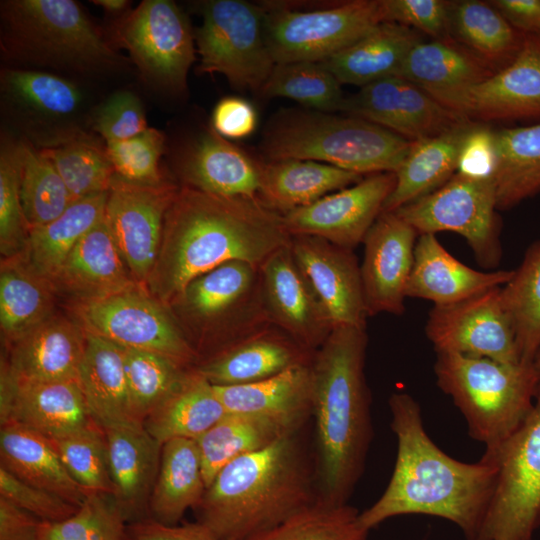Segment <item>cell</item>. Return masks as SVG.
<instances>
[{
    "instance_id": "8d00e7d4",
    "label": "cell",
    "mask_w": 540,
    "mask_h": 540,
    "mask_svg": "<svg viewBox=\"0 0 540 540\" xmlns=\"http://www.w3.org/2000/svg\"><path fill=\"white\" fill-rule=\"evenodd\" d=\"M206 484L195 440L175 438L162 445L158 474L149 498L150 518L176 525L200 504Z\"/></svg>"
},
{
    "instance_id": "03108f58",
    "label": "cell",
    "mask_w": 540,
    "mask_h": 540,
    "mask_svg": "<svg viewBox=\"0 0 540 540\" xmlns=\"http://www.w3.org/2000/svg\"><path fill=\"white\" fill-rule=\"evenodd\" d=\"M93 3L103 7L107 11L117 12L127 6L126 0H94Z\"/></svg>"
},
{
    "instance_id": "e575fe53",
    "label": "cell",
    "mask_w": 540,
    "mask_h": 540,
    "mask_svg": "<svg viewBox=\"0 0 540 540\" xmlns=\"http://www.w3.org/2000/svg\"><path fill=\"white\" fill-rule=\"evenodd\" d=\"M474 124L468 121L443 134L411 143L396 171V184L382 212H394L443 186L456 172L462 142Z\"/></svg>"
},
{
    "instance_id": "83f0119b",
    "label": "cell",
    "mask_w": 540,
    "mask_h": 540,
    "mask_svg": "<svg viewBox=\"0 0 540 540\" xmlns=\"http://www.w3.org/2000/svg\"><path fill=\"white\" fill-rule=\"evenodd\" d=\"M52 284L80 302L102 299L141 285L130 273L105 215L79 240Z\"/></svg>"
},
{
    "instance_id": "d6a6232c",
    "label": "cell",
    "mask_w": 540,
    "mask_h": 540,
    "mask_svg": "<svg viewBox=\"0 0 540 540\" xmlns=\"http://www.w3.org/2000/svg\"><path fill=\"white\" fill-rule=\"evenodd\" d=\"M78 382L90 415L100 426L136 422L131 414L122 347L86 331Z\"/></svg>"
},
{
    "instance_id": "f907efd6",
    "label": "cell",
    "mask_w": 540,
    "mask_h": 540,
    "mask_svg": "<svg viewBox=\"0 0 540 540\" xmlns=\"http://www.w3.org/2000/svg\"><path fill=\"white\" fill-rule=\"evenodd\" d=\"M127 519L113 495L90 492L70 517L41 521L38 540H125Z\"/></svg>"
},
{
    "instance_id": "c3c4849f",
    "label": "cell",
    "mask_w": 540,
    "mask_h": 540,
    "mask_svg": "<svg viewBox=\"0 0 540 540\" xmlns=\"http://www.w3.org/2000/svg\"><path fill=\"white\" fill-rule=\"evenodd\" d=\"M123 349L131 414L136 422L143 424L146 417L181 384L192 368L184 367L160 354Z\"/></svg>"
},
{
    "instance_id": "6125c7cd",
    "label": "cell",
    "mask_w": 540,
    "mask_h": 540,
    "mask_svg": "<svg viewBox=\"0 0 540 540\" xmlns=\"http://www.w3.org/2000/svg\"><path fill=\"white\" fill-rule=\"evenodd\" d=\"M125 540H220L200 522L166 525L152 518L127 523Z\"/></svg>"
},
{
    "instance_id": "4dcf8cb0",
    "label": "cell",
    "mask_w": 540,
    "mask_h": 540,
    "mask_svg": "<svg viewBox=\"0 0 540 540\" xmlns=\"http://www.w3.org/2000/svg\"><path fill=\"white\" fill-rule=\"evenodd\" d=\"M423 40L422 34L414 29L393 22H382L321 63L341 85L361 88L398 75L409 51Z\"/></svg>"
},
{
    "instance_id": "7402d4cb",
    "label": "cell",
    "mask_w": 540,
    "mask_h": 540,
    "mask_svg": "<svg viewBox=\"0 0 540 540\" xmlns=\"http://www.w3.org/2000/svg\"><path fill=\"white\" fill-rule=\"evenodd\" d=\"M261 287L270 322L314 353L333 327L308 280L297 265L290 244L260 266Z\"/></svg>"
},
{
    "instance_id": "2e32d148",
    "label": "cell",
    "mask_w": 540,
    "mask_h": 540,
    "mask_svg": "<svg viewBox=\"0 0 540 540\" xmlns=\"http://www.w3.org/2000/svg\"><path fill=\"white\" fill-rule=\"evenodd\" d=\"M178 189L167 183L141 185L114 175L105 220L133 278L146 285L156 263L166 212Z\"/></svg>"
},
{
    "instance_id": "603a6c76",
    "label": "cell",
    "mask_w": 540,
    "mask_h": 540,
    "mask_svg": "<svg viewBox=\"0 0 540 540\" xmlns=\"http://www.w3.org/2000/svg\"><path fill=\"white\" fill-rule=\"evenodd\" d=\"M92 421L78 379L25 381L1 368V425L19 424L53 438Z\"/></svg>"
},
{
    "instance_id": "4fadbf2b",
    "label": "cell",
    "mask_w": 540,
    "mask_h": 540,
    "mask_svg": "<svg viewBox=\"0 0 540 540\" xmlns=\"http://www.w3.org/2000/svg\"><path fill=\"white\" fill-rule=\"evenodd\" d=\"M432 97L473 122L540 123V35L526 34L513 62L484 81Z\"/></svg>"
},
{
    "instance_id": "f546056e",
    "label": "cell",
    "mask_w": 540,
    "mask_h": 540,
    "mask_svg": "<svg viewBox=\"0 0 540 540\" xmlns=\"http://www.w3.org/2000/svg\"><path fill=\"white\" fill-rule=\"evenodd\" d=\"M0 459V466L20 480L78 507L90 493L70 475L50 440L28 427L1 425Z\"/></svg>"
},
{
    "instance_id": "d6986e66",
    "label": "cell",
    "mask_w": 540,
    "mask_h": 540,
    "mask_svg": "<svg viewBox=\"0 0 540 540\" xmlns=\"http://www.w3.org/2000/svg\"><path fill=\"white\" fill-rule=\"evenodd\" d=\"M396 184L394 172L368 175L316 202L283 214L291 236L309 235L353 250L382 213Z\"/></svg>"
},
{
    "instance_id": "91938a15",
    "label": "cell",
    "mask_w": 540,
    "mask_h": 540,
    "mask_svg": "<svg viewBox=\"0 0 540 540\" xmlns=\"http://www.w3.org/2000/svg\"><path fill=\"white\" fill-rule=\"evenodd\" d=\"M497 162L496 131L474 122L462 142L457 173L477 178L493 177Z\"/></svg>"
},
{
    "instance_id": "3957f363",
    "label": "cell",
    "mask_w": 540,
    "mask_h": 540,
    "mask_svg": "<svg viewBox=\"0 0 540 540\" xmlns=\"http://www.w3.org/2000/svg\"><path fill=\"white\" fill-rule=\"evenodd\" d=\"M366 329L335 327L314 352L312 413L319 500L346 504L373 436L365 377Z\"/></svg>"
},
{
    "instance_id": "f6af8a7d",
    "label": "cell",
    "mask_w": 540,
    "mask_h": 540,
    "mask_svg": "<svg viewBox=\"0 0 540 540\" xmlns=\"http://www.w3.org/2000/svg\"><path fill=\"white\" fill-rule=\"evenodd\" d=\"M264 98L285 97L306 109L341 112L345 96L341 84L321 62L275 64L260 90Z\"/></svg>"
},
{
    "instance_id": "836d02e7",
    "label": "cell",
    "mask_w": 540,
    "mask_h": 540,
    "mask_svg": "<svg viewBox=\"0 0 540 540\" xmlns=\"http://www.w3.org/2000/svg\"><path fill=\"white\" fill-rule=\"evenodd\" d=\"M363 178L364 175L311 160L262 162L259 199L270 209L285 214Z\"/></svg>"
},
{
    "instance_id": "bcb514c9",
    "label": "cell",
    "mask_w": 540,
    "mask_h": 540,
    "mask_svg": "<svg viewBox=\"0 0 540 540\" xmlns=\"http://www.w3.org/2000/svg\"><path fill=\"white\" fill-rule=\"evenodd\" d=\"M20 199L27 231L59 217L74 201L51 160L23 146Z\"/></svg>"
},
{
    "instance_id": "30bf717a",
    "label": "cell",
    "mask_w": 540,
    "mask_h": 540,
    "mask_svg": "<svg viewBox=\"0 0 540 540\" xmlns=\"http://www.w3.org/2000/svg\"><path fill=\"white\" fill-rule=\"evenodd\" d=\"M202 15L196 32L199 71L220 73L235 89L260 92L275 66L261 5L211 0Z\"/></svg>"
},
{
    "instance_id": "60d3db41",
    "label": "cell",
    "mask_w": 540,
    "mask_h": 540,
    "mask_svg": "<svg viewBox=\"0 0 540 540\" xmlns=\"http://www.w3.org/2000/svg\"><path fill=\"white\" fill-rule=\"evenodd\" d=\"M108 192L74 200L56 219L28 232L25 262L52 283L79 240L105 215Z\"/></svg>"
},
{
    "instance_id": "cb8c5ba5",
    "label": "cell",
    "mask_w": 540,
    "mask_h": 540,
    "mask_svg": "<svg viewBox=\"0 0 540 540\" xmlns=\"http://www.w3.org/2000/svg\"><path fill=\"white\" fill-rule=\"evenodd\" d=\"M313 354L269 323L201 359L195 368L212 385H243L308 363Z\"/></svg>"
},
{
    "instance_id": "7dc6e473",
    "label": "cell",
    "mask_w": 540,
    "mask_h": 540,
    "mask_svg": "<svg viewBox=\"0 0 540 540\" xmlns=\"http://www.w3.org/2000/svg\"><path fill=\"white\" fill-rule=\"evenodd\" d=\"M359 511L346 504L318 500L280 524L248 540H368Z\"/></svg>"
},
{
    "instance_id": "6f0895ef",
    "label": "cell",
    "mask_w": 540,
    "mask_h": 540,
    "mask_svg": "<svg viewBox=\"0 0 540 540\" xmlns=\"http://www.w3.org/2000/svg\"><path fill=\"white\" fill-rule=\"evenodd\" d=\"M0 496L41 521H61L78 509V506L62 497L20 480L1 466Z\"/></svg>"
},
{
    "instance_id": "ffe728a7",
    "label": "cell",
    "mask_w": 540,
    "mask_h": 540,
    "mask_svg": "<svg viewBox=\"0 0 540 540\" xmlns=\"http://www.w3.org/2000/svg\"><path fill=\"white\" fill-rule=\"evenodd\" d=\"M290 248L332 327L366 329L369 316L353 250L309 235L292 236Z\"/></svg>"
},
{
    "instance_id": "484cf974",
    "label": "cell",
    "mask_w": 540,
    "mask_h": 540,
    "mask_svg": "<svg viewBox=\"0 0 540 540\" xmlns=\"http://www.w3.org/2000/svg\"><path fill=\"white\" fill-rule=\"evenodd\" d=\"M103 429L115 488L114 498L127 523L150 518L149 498L158 474L162 445L141 423L118 424Z\"/></svg>"
},
{
    "instance_id": "5bb4252c",
    "label": "cell",
    "mask_w": 540,
    "mask_h": 540,
    "mask_svg": "<svg viewBox=\"0 0 540 540\" xmlns=\"http://www.w3.org/2000/svg\"><path fill=\"white\" fill-rule=\"evenodd\" d=\"M425 331L437 353L483 357L507 364L521 362L501 287L457 303L434 306Z\"/></svg>"
},
{
    "instance_id": "44dd1931",
    "label": "cell",
    "mask_w": 540,
    "mask_h": 540,
    "mask_svg": "<svg viewBox=\"0 0 540 540\" xmlns=\"http://www.w3.org/2000/svg\"><path fill=\"white\" fill-rule=\"evenodd\" d=\"M417 236L395 212H382L366 234L360 271L369 317L403 313Z\"/></svg>"
},
{
    "instance_id": "f1b7e54d",
    "label": "cell",
    "mask_w": 540,
    "mask_h": 540,
    "mask_svg": "<svg viewBox=\"0 0 540 540\" xmlns=\"http://www.w3.org/2000/svg\"><path fill=\"white\" fill-rule=\"evenodd\" d=\"M182 173L191 188L222 197L260 200L262 162L213 129L187 151Z\"/></svg>"
},
{
    "instance_id": "d4e9b609",
    "label": "cell",
    "mask_w": 540,
    "mask_h": 540,
    "mask_svg": "<svg viewBox=\"0 0 540 540\" xmlns=\"http://www.w3.org/2000/svg\"><path fill=\"white\" fill-rule=\"evenodd\" d=\"M1 368L25 381L78 379L86 347V331L75 322L50 316L10 344Z\"/></svg>"
},
{
    "instance_id": "74e56055",
    "label": "cell",
    "mask_w": 540,
    "mask_h": 540,
    "mask_svg": "<svg viewBox=\"0 0 540 540\" xmlns=\"http://www.w3.org/2000/svg\"><path fill=\"white\" fill-rule=\"evenodd\" d=\"M225 414L214 386L194 367L146 417L143 426L163 445L175 438L196 440Z\"/></svg>"
},
{
    "instance_id": "e0dca14e",
    "label": "cell",
    "mask_w": 540,
    "mask_h": 540,
    "mask_svg": "<svg viewBox=\"0 0 540 540\" xmlns=\"http://www.w3.org/2000/svg\"><path fill=\"white\" fill-rule=\"evenodd\" d=\"M13 34L26 47L60 60L107 63L110 48L81 7L71 0H16L7 5Z\"/></svg>"
},
{
    "instance_id": "94428289",
    "label": "cell",
    "mask_w": 540,
    "mask_h": 540,
    "mask_svg": "<svg viewBox=\"0 0 540 540\" xmlns=\"http://www.w3.org/2000/svg\"><path fill=\"white\" fill-rule=\"evenodd\" d=\"M212 126V129L224 138L241 139L256 129L257 113L247 100L226 97L214 107Z\"/></svg>"
},
{
    "instance_id": "b9f144b4",
    "label": "cell",
    "mask_w": 540,
    "mask_h": 540,
    "mask_svg": "<svg viewBox=\"0 0 540 540\" xmlns=\"http://www.w3.org/2000/svg\"><path fill=\"white\" fill-rule=\"evenodd\" d=\"M493 174L497 209H510L540 194V123L496 130Z\"/></svg>"
},
{
    "instance_id": "9f6ffc18",
    "label": "cell",
    "mask_w": 540,
    "mask_h": 540,
    "mask_svg": "<svg viewBox=\"0 0 540 540\" xmlns=\"http://www.w3.org/2000/svg\"><path fill=\"white\" fill-rule=\"evenodd\" d=\"M384 22L397 23L432 39L450 36L452 1L382 0Z\"/></svg>"
},
{
    "instance_id": "52a82bcc",
    "label": "cell",
    "mask_w": 540,
    "mask_h": 540,
    "mask_svg": "<svg viewBox=\"0 0 540 540\" xmlns=\"http://www.w3.org/2000/svg\"><path fill=\"white\" fill-rule=\"evenodd\" d=\"M171 306L197 331L200 340L195 350L200 357L207 345L211 349L206 357L271 323L263 302L260 267L246 261H229L199 275Z\"/></svg>"
},
{
    "instance_id": "e7e4bbea",
    "label": "cell",
    "mask_w": 540,
    "mask_h": 540,
    "mask_svg": "<svg viewBox=\"0 0 540 540\" xmlns=\"http://www.w3.org/2000/svg\"><path fill=\"white\" fill-rule=\"evenodd\" d=\"M515 29L540 35V0L488 1Z\"/></svg>"
},
{
    "instance_id": "9a60e30c",
    "label": "cell",
    "mask_w": 540,
    "mask_h": 540,
    "mask_svg": "<svg viewBox=\"0 0 540 540\" xmlns=\"http://www.w3.org/2000/svg\"><path fill=\"white\" fill-rule=\"evenodd\" d=\"M121 39L140 70L161 86L181 91L195 60L189 22L169 0H145L124 21Z\"/></svg>"
},
{
    "instance_id": "4316f807",
    "label": "cell",
    "mask_w": 540,
    "mask_h": 540,
    "mask_svg": "<svg viewBox=\"0 0 540 540\" xmlns=\"http://www.w3.org/2000/svg\"><path fill=\"white\" fill-rule=\"evenodd\" d=\"M406 297L422 298L434 306L457 303L505 285L514 270L478 271L453 257L435 234L418 235Z\"/></svg>"
},
{
    "instance_id": "db71d44e",
    "label": "cell",
    "mask_w": 540,
    "mask_h": 540,
    "mask_svg": "<svg viewBox=\"0 0 540 540\" xmlns=\"http://www.w3.org/2000/svg\"><path fill=\"white\" fill-rule=\"evenodd\" d=\"M6 84L22 102L51 115H69L81 102V94L72 83L45 72L10 71Z\"/></svg>"
},
{
    "instance_id": "ba28073f",
    "label": "cell",
    "mask_w": 540,
    "mask_h": 540,
    "mask_svg": "<svg viewBox=\"0 0 540 540\" xmlns=\"http://www.w3.org/2000/svg\"><path fill=\"white\" fill-rule=\"evenodd\" d=\"M275 64L322 62L384 22L382 0H352L301 8L287 2L261 4Z\"/></svg>"
},
{
    "instance_id": "d590c367",
    "label": "cell",
    "mask_w": 540,
    "mask_h": 540,
    "mask_svg": "<svg viewBox=\"0 0 540 540\" xmlns=\"http://www.w3.org/2000/svg\"><path fill=\"white\" fill-rule=\"evenodd\" d=\"M307 424L258 414L226 413L195 440L206 488L232 460L263 449Z\"/></svg>"
},
{
    "instance_id": "be15d7a7",
    "label": "cell",
    "mask_w": 540,
    "mask_h": 540,
    "mask_svg": "<svg viewBox=\"0 0 540 540\" xmlns=\"http://www.w3.org/2000/svg\"><path fill=\"white\" fill-rule=\"evenodd\" d=\"M41 520L0 496V540H38Z\"/></svg>"
},
{
    "instance_id": "ac0fdd59",
    "label": "cell",
    "mask_w": 540,
    "mask_h": 540,
    "mask_svg": "<svg viewBox=\"0 0 540 540\" xmlns=\"http://www.w3.org/2000/svg\"><path fill=\"white\" fill-rule=\"evenodd\" d=\"M340 113L365 119L411 142L443 134L470 121L398 75L345 96Z\"/></svg>"
},
{
    "instance_id": "8fae6325",
    "label": "cell",
    "mask_w": 540,
    "mask_h": 540,
    "mask_svg": "<svg viewBox=\"0 0 540 540\" xmlns=\"http://www.w3.org/2000/svg\"><path fill=\"white\" fill-rule=\"evenodd\" d=\"M493 178L455 173L437 190L396 211L418 233L452 231L464 237L478 262L488 268L501 257Z\"/></svg>"
},
{
    "instance_id": "5b68a950",
    "label": "cell",
    "mask_w": 540,
    "mask_h": 540,
    "mask_svg": "<svg viewBox=\"0 0 540 540\" xmlns=\"http://www.w3.org/2000/svg\"><path fill=\"white\" fill-rule=\"evenodd\" d=\"M411 143L353 115L282 109L266 125L261 152L268 161L311 160L371 175L396 173Z\"/></svg>"
},
{
    "instance_id": "7c38bea8",
    "label": "cell",
    "mask_w": 540,
    "mask_h": 540,
    "mask_svg": "<svg viewBox=\"0 0 540 540\" xmlns=\"http://www.w3.org/2000/svg\"><path fill=\"white\" fill-rule=\"evenodd\" d=\"M82 327L122 348L163 355L193 368L199 355L167 306L140 286L76 308Z\"/></svg>"
},
{
    "instance_id": "681fc988",
    "label": "cell",
    "mask_w": 540,
    "mask_h": 540,
    "mask_svg": "<svg viewBox=\"0 0 540 540\" xmlns=\"http://www.w3.org/2000/svg\"><path fill=\"white\" fill-rule=\"evenodd\" d=\"M75 481L89 492L115 494L105 432L95 421L70 433L48 438Z\"/></svg>"
},
{
    "instance_id": "7bdbcfd3",
    "label": "cell",
    "mask_w": 540,
    "mask_h": 540,
    "mask_svg": "<svg viewBox=\"0 0 540 540\" xmlns=\"http://www.w3.org/2000/svg\"><path fill=\"white\" fill-rule=\"evenodd\" d=\"M11 259L0 274V323L10 344L52 316L55 289L25 260Z\"/></svg>"
},
{
    "instance_id": "816d5d0a",
    "label": "cell",
    "mask_w": 540,
    "mask_h": 540,
    "mask_svg": "<svg viewBox=\"0 0 540 540\" xmlns=\"http://www.w3.org/2000/svg\"><path fill=\"white\" fill-rule=\"evenodd\" d=\"M43 153L55 166L74 200L109 191L115 171L106 151L74 141Z\"/></svg>"
},
{
    "instance_id": "ee69618b",
    "label": "cell",
    "mask_w": 540,
    "mask_h": 540,
    "mask_svg": "<svg viewBox=\"0 0 540 540\" xmlns=\"http://www.w3.org/2000/svg\"><path fill=\"white\" fill-rule=\"evenodd\" d=\"M521 362L533 363L540 349V241L533 244L501 288Z\"/></svg>"
},
{
    "instance_id": "f5cc1de1",
    "label": "cell",
    "mask_w": 540,
    "mask_h": 540,
    "mask_svg": "<svg viewBox=\"0 0 540 540\" xmlns=\"http://www.w3.org/2000/svg\"><path fill=\"white\" fill-rule=\"evenodd\" d=\"M23 146L2 149L0 157V249L6 258L24 252L28 237L21 199L20 183Z\"/></svg>"
},
{
    "instance_id": "8992f818",
    "label": "cell",
    "mask_w": 540,
    "mask_h": 540,
    "mask_svg": "<svg viewBox=\"0 0 540 540\" xmlns=\"http://www.w3.org/2000/svg\"><path fill=\"white\" fill-rule=\"evenodd\" d=\"M439 388L466 419L469 435L485 450L503 444L532 410L540 374L533 363L439 352L434 364Z\"/></svg>"
},
{
    "instance_id": "7a4b0ae2",
    "label": "cell",
    "mask_w": 540,
    "mask_h": 540,
    "mask_svg": "<svg viewBox=\"0 0 540 540\" xmlns=\"http://www.w3.org/2000/svg\"><path fill=\"white\" fill-rule=\"evenodd\" d=\"M397 455L389 483L359 522L370 531L389 518L424 514L451 521L466 540H476L488 512L497 467L480 459L458 461L444 453L425 431L421 409L407 393L389 398Z\"/></svg>"
},
{
    "instance_id": "1f68e13d",
    "label": "cell",
    "mask_w": 540,
    "mask_h": 540,
    "mask_svg": "<svg viewBox=\"0 0 540 540\" xmlns=\"http://www.w3.org/2000/svg\"><path fill=\"white\" fill-rule=\"evenodd\" d=\"M213 386L226 413L258 414L300 424L311 421V361L254 383Z\"/></svg>"
},
{
    "instance_id": "ab89813d",
    "label": "cell",
    "mask_w": 540,
    "mask_h": 540,
    "mask_svg": "<svg viewBox=\"0 0 540 540\" xmlns=\"http://www.w3.org/2000/svg\"><path fill=\"white\" fill-rule=\"evenodd\" d=\"M450 36L496 73L517 57L526 34L489 2L463 0L452 1Z\"/></svg>"
},
{
    "instance_id": "f35d334b",
    "label": "cell",
    "mask_w": 540,
    "mask_h": 540,
    "mask_svg": "<svg viewBox=\"0 0 540 540\" xmlns=\"http://www.w3.org/2000/svg\"><path fill=\"white\" fill-rule=\"evenodd\" d=\"M493 74L474 54L448 36L416 44L403 61L398 76L435 96L477 84Z\"/></svg>"
},
{
    "instance_id": "9c48e42d",
    "label": "cell",
    "mask_w": 540,
    "mask_h": 540,
    "mask_svg": "<svg viewBox=\"0 0 540 540\" xmlns=\"http://www.w3.org/2000/svg\"><path fill=\"white\" fill-rule=\"evenodd\" d=\"M482 459L497 467L495 491L476 540H532L540 527V381L532 410Z\"/></svg>"
},
{
    "instance_id": "003e7915",
    "label": "cell",
    "mask_w": 540,
    "mask_h": 540,
    "mask_svg": "<svg viewBox=\"0 0 540 540\" xmlns=\"http://www.w3.org/2000/svg\"><path fill=\"white\" fill-rule=\"evenodd\" d=\"M533 365L540 374V349L533 360Z\"/></svg>"
},
{
    "instance_id": "6da1fadb",
    "label": "cell",
    "mask_w": 540,
    "mask_h": 540,
    "mask_svg": "<svg viewBox=\"0 0 540 540\" xmlns=\"http://www.w3.org/2000/svg\"><path fill=\"white\" fill-rule=\"evenodd\" d=\"M283 214L260 200L222 197L184 187L164 220L162 241L149 293L171 306L199 275L226 262L256 266L291 242Z\"/></svg>"
},
{
    "instance_id": "680465c9",
    "label": "cell",
    "mask_w": 540,
    "mask_h": 540,
    "mask_svg": "<svg viewBox=\"0 0 540 540\" xmlns=\"http://www.w3.org/2000/svg\"><path fill=\"white\" fill-rule=\"evenodd\" d=\"M95 128L110 144L135 137L149 127L139 98L132 92L121 91L102 105Z\"/></svg>"
},
{
    "instance_id": "11a10c76",
    "label": "cell",
    "mask_w": 540,
    "mask_h": 540,
    "mask_svg": "<svg viewBox=\"0 0 540 540\" xmlns=\"http://www.w3.org/2000/svg\"><path fill=\"white\" fill-rule=\"evenodd\" d=\"M164 149L163 134L147 128L128 140L107 144L106 154L116 175L135 184L162 183L159 159Z\"/></svg>"
},
{
    "instance_id": "277c9868",
    "label": "cell",
    "mask_w": 540,
    "mask_h": 540,
    "mask_svg": "<svg viewBox=\"0 0 540 540\" xmlns=\"http://www.w3.org/2000/svg\"><path fill=\"white\" fill-rule=\"evenodd\" d=\"M305 427L226 464L196 508L220 540H248L319 500Z\"/></svg>"
}]
</instances>
